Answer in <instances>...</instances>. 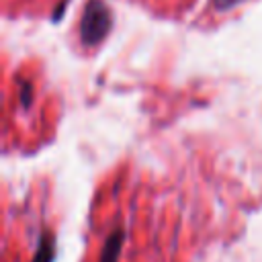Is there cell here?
I'll return each instance as SVG.
<instances>
[{
  "label": "cell",
  "mask_w": 262,
  "mask_h": 262,
  "mask_svg": "<svg viewBox=\"0 0 262 262\" xmlns=\"http://www.w3.org/2000/svg\"><path fill=\"white\" fill-rule=\"evenodd\" d=\"M123 244H125V229H123V227H115V229L106 235V239H104V244H102L98 262H119Z\"/></svg>",
  "instance_id": "obj_2"
},
{
  "label": "cell",
  "mask_w": 262,
  "mask_h": 262,
  "mask_svg": "<svg viewBox=\"0 0 262 262\" xmlns=\"http://www.w3.org/2000/svg\"><path fill=\"white\" fill-rule=\"evenodd\" d=\"M57 256V239L55 233L49 229H43L39 239H37V248H35V256L33 262H55Z\"/></svg>",
  "instance_id": "obj_3"
},
{
  "label": "cell",
  "mask_w": 262,
  "mask_h": 262,
  "mask_svg": "<svg viewBox=\"0 0 262 262\" xmlns=\"http://www.w3.org/2000/svg\"><path fill=\"white\" fill-rule=\"evenodd\" d=\"M111 27H113V14L111 8L104 4V0H88L80 20L82 43L88 47L98 45L108 35Z\"/></svg>",
  "instance_id": "obj_1"
},
{
  "label": "cell",
  "mask_w": 262,
  "mask_h": 262,
  "mask_svg": "<svg viewBox=\"0 0 262 262\" xmlns=\"http://www.w3.org/2000/svg\"><path fill=\"white\" fill-rule=\"evenodd\" d=\"M20 100L25 106L31 104V86L29 84H23V90H20Z\"/></svg>",
  "instance_id": "obj_4"
},
{
  "label": "cell",
  "mask_w": 262,
  "mask_h": 262,
  "mask_svg": "<svg viewBox=\"0 0 262 262\" xmlns=\"http://www.w3.org/2000/svg\"><path fill=\"white\" fill-rule=\"evenodd\" d=\"M239 0H213V4L219 8V10H227V8H231V6H235Z\"/></svg>",
  "instance_id": "obj_5"
}]
</instances>
